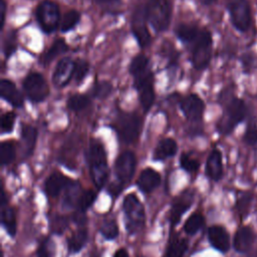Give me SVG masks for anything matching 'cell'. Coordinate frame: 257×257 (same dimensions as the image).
<instances>
[{
  "instance_id": "49",
  "label": "cell",
  "mask_w": 257,
  "mask_h": 257,
  "mask_svg": "<svg viewBox=\"0 0 257 257\" xmlns=\"http://www.w3.org/2000/svg\"><path fill=\"white\" fill-rule=\"evenodd\" d=\"M93 257H98V256H93Z\"/></svg>"
},
{
  "instance_id": "24",
  "label": "cell",
  "mask_w": 257,
  "mask_h": 257,
  "mask_svg": "<svg viewBox=\"0 0 257 257\" xmlns=\"http://www.w3.org/2000/svg\"><path fill=\"white\" fill-rule=\"evenodd\" d=\"M1 224L5 228L8 235L11 237L15 236L17 231L16 214L14 209L7 204L1 206Z\"/></svg>"
},
{
  "instance_id": "22",
  "label": "cell",
  "mask_w": 257,
  "mask_h": 257,
  "mask_svg": "<svg viewBox=\"0 0 257 257\" xmlns=\"http://www.w3.org/2000/svg\"><path fill=\"white\" fill-rule=\"evenodd\" d=\"M254 241V234L249 227H241L237 230L234 237V248L237 252L245 253L250 250Z\"/></svg>"
},
{
  "instance_id": "1",
  "label": "cell",
  "mask_w": 257,
  "mask_h": 257,
  "mask_svg": "<svg viewBox=\"0 0 257 257\" xmlns=\"http://www.w3.org/2000/svg\"><path fill=\"white\" fill-rule=\"evenodd\" d=\"M87 163L90 177L97 189H101L108 176L106 154L100 142L91 140L87 150Z\"/></svg>"
},
{
  "instance_id": "17",
  "label": "cell",
  "mask_w": 257,
  "mask_h": 257,
  "mask_svg": "<svg viewBox=\"0 0 257 257\" xmlns=\"http://www.w3.org/2000/svg\"><path fill=\"white\" fill-rule=\"evenodd\" d=\"M161 183L160 174L152 168H147L140 174L137 185L139 189L144 193H151Z\"/></svg>"
},
{
  "instance_id": "36",
  "label": "cell",
  "mask_w": 257,
  "mask_h": 257,
  "mask_svg": "<svg viewBox=\"0 0 257 257\" xmlns=\"http://www.w3.org/2000/svg\"><path fill=\"white\" fill-rule=\"evenodd\" d=\"M96 195L97 194L92 190H86V191L82 192L79 197L78 204H77L78 212L84 213L94 203Z\"/></svg>"
},
{
  "instance_id": "4",
  "label": "cell",
  "mask_w": 257,
  "mask_h": 257,
  "mask_svg": "<svg viewBox=\"0 0 257 257\" xmlns=\"http://www.w3.org/2000/svg\"><path fill=\"white\" fill-rule=\"evenodd\" d=\"M145 9L147 19L156 31L162 32L169 27L172 17V5L169 0H149Z\"/></svg>"
},
{
  "instance_id": "38",
  "label": "cell",
  "mask_w": 257,
  "mask_h": 257,
  "mask_svg": "<svg viewBox=\"0 0 257 257\" xmlns=\"http://www.w3.org/2000/svg\"><path fill=\"white\" fill-rule=\"evenodd\" d=\"M55 253V245L50 238H45L39 244L37 249V257H53Z\"/></svg>"
},
{
  "instance_id": "41",
  "label": "cell",
  "mask_w": 257,
  "mask_h": 257,
  "mask_svg": "<svg viewBox=\"0 0 257 257\" xmlns=\"http://www.w3.org/2000/svg\"><path fill=\"white\" fill-rule=\"evenodd\" d=\"M16 34L14 31L7 33L3 40V52L6 57L10 56L16 49Z\"/></svg>"
},
{
  "instance_id": "15",
  "label": "cell",
  "mask_w": 257,
  "mask_h": 257,
  "mask_svg": "<svg viewBox=\"0 0 257 257\" xmlns=\"http://www.w3.org/2000/svg\"><path fill=\"white\" fill-rule=\"evenodd\" d=\"M74 61L69 57H64L58 61L53 72L52 80L55 86H65L73 78Z\"/></svg>"
},
{
  "instance_id": "27",
  "label": "cell",
  "mask_w": 257,
  "mask_h": 257,
  "mask_svg": "<svg viewBox=\"0 0 257 257\" xmlns=\"http://www.w3.org/2000/svg\"><path fill=\"white\" fill-rule=\"evenodd\" d=\"M176 35L180 40L186 43H194L200 34V30L193 24H180L175 29Z\"/></svg>"
},
{
  "instance_id": "25",
  "label": "cell",
  "mask_w": 257,
  "mask_h": 257,
  "mask_svg": "<svg viewBox=\"0 0 257 257\" xmlns=\"http://www.w3.org/2000/svg\"><path fill=\"white\" fill-rule=\"evenodd\" d=\"M188 249V241L179 235L173 236L168 244L165 257H184Z\"/></svg>"
},
{
  "instance_id": "20",
  "label": "cell",
  "mask_w": 257,
  "mask_h": 257,
  "mask_svg": "<svg viewBox=\"0 0 257 257\" xmlns=\"http://www.w3.org/2000/svg\"><path fill=\"white\" fill-rule=\"evenodd\" d=\"M37 131L32 125L25 124L21 128V153L23 158H28L34 151Z\"/></svg>"
},
{
  "instance_id": "48",
  "label": "cell",
  "mask_w": 257,
  "mask_h": 257,
  "mask_svg": "<svg viewBox=\"0 0 257 257\" xmlns=\"http://www.w3.org/2000/svg\"><path fill=\"white\" fill-rule=\"evenodd\" d=\"M203 4H205V5H210V4H212V3H214L216 0H200Z\"/></svg>"
},
{
  "instance_id": "5",
  "label": "cell",
  "mask_w": 257,
  "mask_h": 257,
  "mask_svg": "<svg viewBox=\"0 0 257 257\" xmlns=\"http://www.w3.org/2000/svg\"><path fill=\"white\" fill-rule=\"evenodd\" d=\"M112 126L117 133V136L121 142L132 144L139 138L142 120L136 113L120 112L115 117Z\"/></svg>"
},
{
  "instance_id": "35",
  "label": "cell",
  "mask_w": 257,
  "mask_h": 257,
  "mask_svg": "<svg viewBox=\"0 0 257 257\" xmlns=\"http://www.w3.org/2000/svg\"><path fill=\"white\" fill-rule=\"evenodd\" d=\"M90 103L89 98L84 94H73L67 100V106L73 111L84 109Z\"/></svg>"
},
{
  "instance_id": "43",
  "label": "cell",
  "mask_w": 257,
  "mask_h": 257,
  "mask_svg": "<svg viewBox=\"0 0 257 257\" xmlns=\"http://www.w3.org/2000/svg\"><path fill=\"white\" fill-rule=\"evenodd\" d=\"M244 142L249 146L257 144V127L254 124H250L244 134Z\"/></svg>"
},
{
  "instance_id": "45",
  "label": "cell",
  "mask_w": 257,
  "mask_h": 257,
  "mask_svg": "<svg viewBox=\"0 0 257 257\" xmlns=\"http://www.w3.org/2000/svg\"><path fill=\"white\" fill-rule=\"evenodd\" d=\"M98 5L105 6V7H112L119 3V0H95Z\"/></svg>"
},
{
  "instance_id": "23",
  "label": "cell",
  "mask_w": 257,
  "mask_h": 257,
  "mask_svg": "<svg viewBox=\"0 0 257 257\" xmlns=\"http://www.w3.org/2000/svg\"><path fill=\"white\" fill-rule=\"evenodd\" d=\"M178 145L173 139L162 140L154 151V159L156 161H163L176 155Z\"/></svg>"
},
{
  "instance_id": "6",
  "label": "cell",
  "mask_w": 257,
  "mask_h": 257,
  "mask_svg": "<svg viewBox=\"0 0 257 257\" xmlns=\"http://www.w3.org/2000/svg\"><path fill=\"white\" fill-rule=\"evenodd\" d=\"M212 54V36L208 30H202L195 40L192 49V62L196 69L207 67Z\"/></svg>"
},
{
  "instance_id": "9",
  "label": "cell",
  "mask_w": 257,
  "mask_h": 257,
  "mask_svg": "<svg viewBox=\"0 0 257 257\" xmlns=\"http://www.w3.org/2000/svg\"><path fill=\"white\" fill-rule=\"evenodd\" d=\"M23 89L33 102L44 100L49 94V87L44 77L37 72L29 73L23 80Z\"/></svg>"
},
{
  "instance_id": "28",
  "label": "cell",
  "mask_w": 257,
  "mask_h": 257,
  "mask_svg": "<svg viewBox=\"0 0 257 257\" xmlns=\"http://www.w3.org/2000/svg\"><path fill=\"white\" fill-rule=\"evenodd\" d=\"M67 44L63 39H57L53 42V44L50 46V48L45 52V54L41 58V62L44 64H47L51 62L54 58L59 56L60 54L64 53L67 50Z\"/></svg>"
},
{
  "instance_id": "46",
  "label": "cell",
  "mask_w": 257,
  "mask_h": 257,
  "mask_svg": "<svg viewBox=\"0 0 257 257\" xmlns=\"http://www.w3.org/2000/svg\"><path fill=\"white\" fill-rule=\"evenodd\" d=\"M0 10H1V28H3L4 22H5V13H6V3L4 0H1Z\"/></svg>"
},
{
  "instance_id": "3",
  "label": "cell",
  "mask_w": 257,
  "mask_h": 257,
  "mask_svg": "<svg viewBox=\"0 0 257 257\" xmlns=\"http://www.w3.org/2000/svg\"><path fill=\"white\" fill-rule=\"evenodd\" d=\"M245 102L238 97H232L230 100L227 101L224 113L222 114L217 123L218 132L222 135L231 134L234 127L245 118Z\"/></svg>"
},
{
  "instance_id": "32",
  "label": "cell",
  "mask_w": 257,
  "mask_h": 257,
  "mask_svg": "<svg viewBox=\"0 0 257 257\" xmlns=\"http://www.w3.org/2000/svg\"><path fill=\"white\" fill-rule=\"evenodd\" d=\"M80 14L76 10H70L66 12L60 22V29L62 32L69 31L75 27V25L79 22Z\"/></svg>"
},
{
  "instance_id": "44",
  "label": "cell",
  "mask_w": 257,
  "mask_h": 257,
  "mask_svg": "<svg viewBox=\"0 0 257 257\" xmlns=\"http://www.w3.org/2000/svg\"><path fill=\"white\" fill-rule=\"evenodd\" d=\"M250 200H251V195H249V194L243 195V197L238 200L237 208H238V211L240 214H246L249 204H250Z\"/></svg>"
},
{
  "instance_id": "37",
  "label": "cell",
  "mask_w": 257,
  "mask_h": 257,
  "mask_svg": "<svg viewBox=\"0 0 257 257\" xmlns=\"http://www.w3.org/2000/svg\"><path fill=\"white\" fill-rule=\"evenodd\" d=\"M89 71V64L82 59H77L74 61V70H73V79L75 82L79 83L86 76Z\"/></svg>"
},
{
  "instance_id": "33",
  "label": "cell",
  "mask_w": 257,
  "mask_h": 257,
  "mask_svg": "<svg viewBox=\"0 0 257 257\" xmlns=\"http://www.w3.org/2000/svg\"><path fill=\"white\" fill-rule=\"evenodd\" d=\"M100 234L107 240H112L118 235V227L113 219H106L99 228Z\"/></svg>"
},
{
  "instance_id": "7",
  "label": "cell",
  "mask_w": 257,
  "mask_h": 257,
  "mask_svg": "<svg viewBox=\"0 0 257 257\" xmlns=\"http://www.w3.org/2000/svg\"><path fill=\"white\" fill-rule=\"evenodd\" d=\"M227 9L234 27L239 31H247L251 24V11L247 0H226Z\"/></svg>"
},
{
  "instance_id": "51",
  "label": "cell",
  "mask_w": 257,
  "mask_h": 257,
  "mask_svg": "<svg viewBox=\"0 0 257 257\" xmlns=\"http://www.w3.org/2000/svg\"><path fill=\"white\" fill-rule=\"evenodd\" d=\"M256 257H257V255H256Z\"/></svg>"
},
{
  "instance_id": "26",
  "label": "cell",
  "mask_w": 257,
  "mask_h": 257,
  "mask_svg": "<svg viewBox=\"0 0 257 257\" xmlns=\"http://www.w3.org/2000/svg\"><path fill=\"white\" fill-rule=\"evenodd\" d=\"M87 238H88V233L86 228L81 227L76 231H74L69 237L67 242L69 252L71 253L79 252L82 249V247L85 245Z\"/></svg>"
},
{
  "instance_id": "2",
  "label": "cell",
  "mask_w": 257,
  "mask_h": 257,
  "mask_svg": "<svg viewBox=\"0 0 257 257\" xmlns=\"http://www.w3.org/2000/svg\"><path fill=\"white\" fill-rule=\"evenodd\" d=\"M125 229L130 234H136L143 229L146 222L145 208L135 194H128L122 202Z\"/></svg>"
},
{
  "instance_id": "8",
  "label": "cell",
  "mask_w": 257,
  "mask_h": 257,
  "mask_svg": "<svg viewBox=\"0 0 257 257\" xmlns=\"http://www.w3.org/2000/svg\"><path fill=\"white\" fill-rule=\"evenodd\" d=\"M36 17L41 29L44 32H53L57 28L60 21L57 4L49 0L42 1L36 9Z\"/></svg>"
},
{
  "instance_id": "10",
  "label": "cell",
  "mask_w": 257,
  "mask_h": 257,
  "mask_svg": "<svg viewBox=\"0 0 257 257\" xmlns=\"http://www.w3.org/2000/svg\"><path fill=\"white\" fill-rule=\"evenodd\" d=\"M135 86L139 91L140 101L145 111H148L155 100V89H154V75L149 69L148 71L135 76Z\"/></svg>"
},
{
  "instance_id": "31",
  "label": "cell",
  "mask_w": 257,
  "mask_h": 257,
  "mask_svg": "<svg viewBox=\"0 0 257 257\" xmlns=\"http://www.w3.org/2000/svg\"><path fill=\"white\" fill-rule=\"evenodd\" d=\"M150 68H149L148 57L143 54H140L134 57L130 65V72L134 77L146 72Z\"/></svg>"
},
{
  "instance_id": "19",
  "label": "cell",
  "mask_w": 257,
  "mask_h": 257,
  "mask_svg": "<svg viewBox=\"0 0 257 257\" xmlns=\"http://www.w3.org/2000/svg\"><path fill=\"white\" fill-rule=\"evenodd\" d=\"M0 94L7 102L14 107H21L23 105V96L18 91L14 83L8 79H2L0 82Z\"/></svg>"
},
{
  "instance_id": "42",
  "label": "cell",
  "mask_w": 257,
  "mask_h": 257,
  "mask_svg": "<svg viewBox=\"0 0 257 257\" xmlns=\"http://www.w3.org/2000/svg\"><path fill=\"white\" fill-rule=\"evenodd\" d=\"M16 115L12 111H8L4 113L1 117V132L2 133H10L14 126Z\"/></svg>"
},
{
  "instance_id": "18",
  "label": "cell",
  "mask_w": 257,
  "mask_h": 257,
  "mask_svg": "<svg viewBox=\"0 0 257 257\" xmlns=\"http://www.w3.org/2000/svg\"><path fill=\"white\" fill-rule=\"evenodd\" d=\"M71 180L59 172L52 173L45 182V192L50 197H56L62 190H65Z\"/></svg>"
},
{
  "instance_id": "13",
  "label": "cell",
  "mask_w": 257,
  "mask_h": 257,
  "mask_svg": "<svg viewBox=\"0 0 257 257\" xmlns=\"http://www.w3.org/2000/svg\"><path fill=\"white\" fill-rule=\"evenodd\" d=\"M180 106L189 121L196 123L202 120L205 105L197 94H189L184 97L180 102Z\"/></svg>"
},
{
  "instance_id": "50",
  "label": "cell",
  "mask_w": 257,
  "mask_h": 257,
  "mask_svg": "<svg viewBox=\"0 0 257 257\" xmlns=\"http://www.w3.org/2000/svg\"><path fill=\"white\" fill-rule=\"evenodd\" d=\"M139 257H143V256H139Z\"/></svg>"
},
{
  "instance_id": "39",
  "label": "cell",
  "mask_w": 257,
  "mask_h": 257,
  "mask_svg": "<svg viewBox=\"0 0 257 257\" xmlns=\"http://www.w3.org/2000/svg\"><path fill=\"white\" fill-rule=\"evenodd\" d=\"M180 165H181L182 169L188 173H194V172L198 171L199 166H200L199 162L196 159L192 158L189 154H186V153L182 154V156L180 158Z\"/></svg>"
},
{
  "instance_id": "29",
  "label": "cell",
  "mask_w": 257,
  "mask_h": 257,
  "mask_svg": "<svg viewBox=\"0 0 257 257\" xmlns=\"http://www.w3.org/2000/svg\"><path fill=\"white\" fill-rule=\"evenodd\" d=\"M64 191L65 194L63 197V205L65 207H72L73 205L77 206L79 197L81 195L79 185L76 182L71 181V183L67 186V188Z\"/></svg>"
},
{
  "instance_id": "14",
  "label": "cell",
  "mask_w": 257,
  "mask_h": 257,
  "mask_svg": "<svg viewBox=\"0 0 257 257\" xmlns=\"http://www.w3.org/2000/svg\"><path fill=\"white\" fill-rule=\"evenodd\" d=\"M194 200V194L190 190H186L182 192L178 197L175 198L171 211H170V222L172 226H175L179 223L182 216L185 212L189 210L192 206Z\"/></svg>"
},
{
  "instance_id": "12",
  "label": "cell",
  "mask_w": 257,
  "mask_h": 257,
  "mask_svg": "<svg viewBox=\"0 0 257 257\" xmlns=\"http://www.w3.org/2000/svg\"><path fill=\"white\" fill-rule=\"evenodd\" d=\"M145 7L136 8L132 17V30L141 47H147L151 43V35L147 27Z\"/></svg>"
},
{
  "instance_id": "40",
  "label": "cell",
  "mask_w": 257,
  "mask_h": 257,
  "mask_svg": "<svg viewBox=\"0 0 257 257\" xmlns=\"http://www.w3.org/2000/svg\"><path fill=\"white\" fill-rule=\"evenodd\" d=\"M112 90V85L107 81H98L94 84V87L92 89V94L94 97L97 98H104Z\"/></svg>"
},
{
  "instance_id": "34",
  "label": "cell",
  "mask_w": 257,
  "mask_h": 257,
  "mask_svg": "<svg viewBox=\"0 0 257 257\" xmlns=\"http://www.w3.org/2000/svg\"><path fill=\"white\" fill-rule=\"evenodd\" d=\"M15 158V147L11 142H3L0 146V161L1 165L10 164Z\"/></svg>"
},
{
  "instance_id": "21",
  "label": "cell",
  "mask_w": 257,
  "mask_h": 257,
  "mask_svg": "<svg viewBox=\"0 0 257 257\" xmlns=\"http://www.w3.org/2000/svg\"><path fill=\"white\" fill-rule=\"evenodd\" d=\"M206 174L213 181L221 179L223 174V165L220 151L213 150L209 155L206 163Z\"/></svg>"
},
{
  "instance_id": "16",
  "label": "cell",
  "mask_w": 257,
  "mask_h": 257,
  "mask_svg": "<svg viewBox=\"0 0 257 257\" xmlns=\"http://www.w3.org/2000/svg\"><path fill=\"white\" fill-rule=\"evenodd\" d=\"M208 239L211 245L221 252H227L230 247L229 234L225 228L215 225L208 230Z\"/></svg>"
},
{
  "instance_id": "30",
  "label": "cell",
  "mask_w": 257,
  "mask_h": 257,
  "mask_svg": "<svg viewBox=\"0 0 257 257\" xmlns=\"http://www.w3.org/2000/svg\"><path fill=\"white\" fill-rule=\"evenodd\" d=\"M205 220L202 214L194 213L192 214L184 224V230L189 235L196 234L204 225Z\"/></svg>"
},
{
  "instance_id": "47",
  "label": "cell",
  "mask_w": 257,
  "mask_h": 257,
  "mask_svg": "<svg viewBox=\"0 0 257 257\" xmlns=\"http://www.w3.org/2000/svg\"><path fill=\"white\" fill-rule=\"evenodd\" d=\"M112 257H128V253L124 248H119L114 252Z\"/></svg>"
},
{
  "instance_id": "11",
  "label": "cell",
  "mask_w": 257,
  "mask_h": 257,
  "mask_svg": "<svg viewBox=\"0 0 257 257\" xmlns=\"http://www.w3.org/2000/svg\"><path fill=\"white\" fill-rule=\"evenodd\" d=\"M137 159L133 152H122L114 164V173L119 184L124 185L131 182L136 171Z\"/></svg>"
}]
</instances>
